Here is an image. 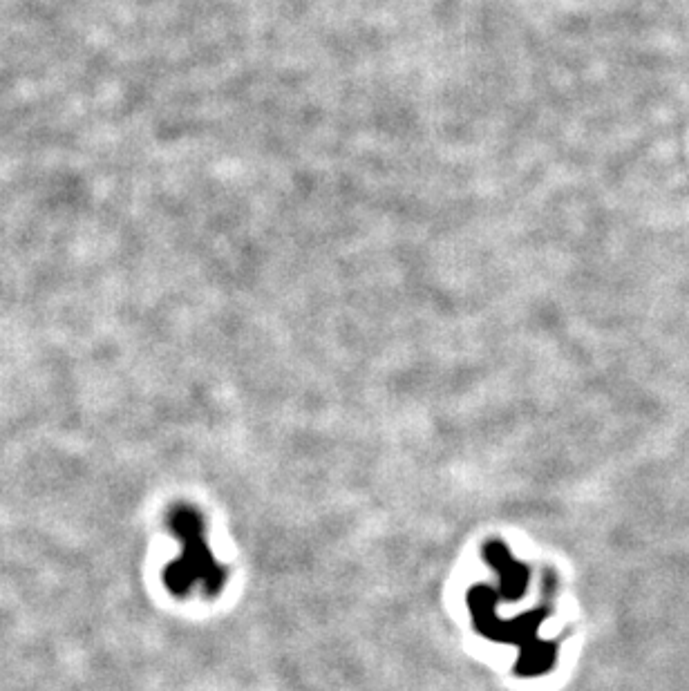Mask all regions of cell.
Returning a JSON list of instances; mask_svg holds the SVG:
<instances>
[{
    "label": "cell",
    "instance_id": "6da1fadb",
    "mask_svg": "<svg viewBox=\"0 0 689 691\" xmlns=\"http://www.w3.org/2000/svg\"><path fill=\"white\" fill-rule=\"evenodd\" d=\"M175 537L182 542V555L168 566L166 584L171 591L188 595L193 591H217L222 584L220 566L206 546L202 522L193 510H177L171 519Z\"/></svg>",
    "mask_w": 689,
    "mask_h": 691
}]
</instances>
